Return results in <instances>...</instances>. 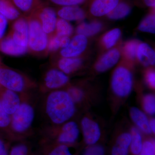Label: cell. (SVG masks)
<instances>
[{
    "instance_id": "6",
    "label": "cell",
    "mask_w": 155,
    "mask_h": 155,
    "mask_svg": "<svg viewBox=\"0 0 155 155\" xmlns=\"http://www.w3.org/2000/svg\"><path fill=\"white\" fill-rule=\"evenodd\" d=\"M31 14L38 19L43 30L48 36L54 34L58 19L57 13L52 8L43 2Z\"/></svg>"
},
{
    "instance_id": "29",
    "label": "cell",
    "mask_w": 155,
    "mask_h": 155,
    "mask_svg": "<svg viewBox=\"0 0 155 155\" xmlns=\"http://www.w3.org/2000/svg\"><path fill=\"white\" fill-rule=\"evenodd\" d=\"M138 44L139 41L136 40H132L125 43L123 48V51L126 58L130 60L135 59Z\"/></svg>"
},
{
    "instance_id": "41",
    "label": "cell",
    "mask_w": 155,
    "mask_h": 155,
    "mask_svg": "<svg viewBox=\"0 0 155 155\" xmlns=\"http://www.w3.org/2000/svg\"><path fill=\"white\" fill-rule=\"evenodd\" d=\"M0 155H9L7 144L1 138H0Z\"/></svg>"
},
{
    "instance_id": "17",
    "label": "cell",
    "mask_w": 155,
    "mask_h": 155,
    "mask_svg": "<svg viewBox=\"0 0 155 155\" xmlns=\"http://www.w3.org/2000/svg\"><path fill=\"white\" fill-rule=\"evenodd\" d=\"M24 17H28L35 11L42 3L41 0H11Z\"/></svg>"
},
{
    "instance_id": "5",
    "label": "cell",
    "mask_w": 155,
    "mask_h": 155,
    "mask_svg": "<svg viewBox=\"0 0 155 155\" xmlns=\"http://www.w3.org/2000/svg\"><path fill=\"white\" fill-rule=\"evenodd\" d=\"M133 86L132 74L127 68L118 67L113 74L112 79V87L114 93L120 97L128 95Z\"/></svg>"
},
{
    "instance_id": "40",
    "label": "cell",
    "mask_w": 155,
    "mask_h": 155,
    "mask_svg": "<svg viewBox=\"0 0 155 155\" xmlns=\"http://www.w3.org/2000/svg\"><path fill=\"white\" fill-rule=\"evenodd\" d=\"M146 79L147 83L151 87L155 88V73L153 70H150L147 73Z\"/></svg>"
},
{
    "instance_id": "2",
    "label": "cell",
    "mask_w": 155,
    "mask_h": 155,
    "mask_svg": "<svg viewBox=\"0 0 155 155\" xmlns=\"http://www.w3.org/2000/svg\"><path fill=\"white\" fill-rule=\"evenodd\" d=\"M26 18L28 25V50L35 54H46L48 53V36L34 15L31 14Z\"/></svg>"
},
{
    "instance_id": "16",
    "label": "cell",
    "mask_w": 155,
    "mask_h": 155,
    "mask_svg": "<svg viewBox=\"0 0 155 155\" xmlns=\"http://www.w3.org/2000/svg\"><path fill=\"white\" fill-rule=\"evenodd\" d=\"M57 14L67 21H78L85 17V13L81 8L76 5L64 6L59 9Z\"/></svg>"
},
{
    "instance_id": "43",
    "label": "cell",
    "mask_w": 155,
    "mask_h": 155,
    "mask_svg": "<svg viewBox=\"0 0 155 155\" xmlns=\"http://www.w3.org/2000/svg\"><path fill=\"white\" fill-rule=\"evenodd\" d=\"M150 128L151 131L155 133V121L154 119H152L149 122Z\"/></svg>"
},
{
    "instance_id": "13",
    "label": "cell",
    "mask_w": 155,
    "mask_h": 155,
    "mask_svg": "<svg viewBox=\"0 0 155 155\" xmlns=\"http://www.w3.org/2000/svg\"><path fill=\"white\" fill-rule=\"evenodd\" d=\"M79 130L75 122H69L64 124L58 137V141L62 144L75 143L78 138Z\"/></svg>"
},
{
    "instance_id": "19",
    "label": "cell",
    "mask_w": 155,
    "mask_h": 155,
    "mask_svg": "<svg viewBox=\"0 0 155 155\" xmlns=\"http://www.w3.org/2000/svg\"><path fill=\"white\" fill-rule=\"evenodd\" d=\"M130 116L134 122L144 133L150 134L152 131L147 117L141 110L136 107L130 110Z\"/></svg>"
},
{
    "instance_id": "30",
    "label": "cell",
    "mask_w": 155,
    "mask_h": 155,
    "mask_svg": "<svg viewBox=\"0 0 155 155\" xmlns=\"http://www.w3.org/2000/svg\"><path fill=\"white\" fill-rule=\"evenodd\" d=\"M143 108L147 113L153 115L155 112V99L153 94H147L144 97L143 102Z\"/></svg>"
},
{
    "instance_id": "28",
    "label": "cell",
    "mask_w": 155,
    "mask_h": 155,
    "mask_svg": "<svg viewBox=\"0 0 155 155\" xmlns=\"http://www.w3.org/2000/svg\"><path fill=\"white\" fill-rule=\"evenodd\" d=\"M140 30L143 32L154 34L155 32V17L154 14H150L146 17L140 24Z\"/></svg>"
},
{
    "instance_id": "15",
    "label": "cell",
    "mask_w": 155,
    "mask_h": 155,
    "mask_svg": "<svg viewBox=\"0 0 155 155\" xmlns=\"http://www.w3.org/2000/svg\"><path fill=\"white\" fill-rule=\"evenodd\" d=\"M119 0H95L91 8L94 16L101 17L109 14L116 7Z\"/></svg>"
},
{
    "instance_id": "32",
    "label": "cell",
    "mask_w": 155,
    "mask_h": 155,
    "mask_svg": "<svg viewBox=\"0 0 155 155\" xmlns=\"http://www.w3.org/2000/svg\"><path fill=\"white\" fill-rule=\"evenodd\" d=\"M49 37L48 53L56 51L60 48V36L54 34Z\"/></svg>"
},
{
    "instance_id": "3",
    "label": "cell",
    "mask_w": 155,
    "mask_h": 155,
    "mask_svg": "<svg viewBox=\"0 0 155 155\" xmlns=\"http://www.w3.org/2000/svg\"><path fill=\"white\" fill-rule=\"evenodd\" d=\"M34 109L28 103H21L19 108L11 116V126L14 132L25 133L30 128L34 120Z\"/></svg>"
},
{
    "instance_id": "35",
    "label": "cell",
    "mask_w": 155,
    "mask_h": 155,
    "mask_svg": "<svg viewBox=\"0 0 155 155\" xmlns=\"http://www.w3.org/2000/svg\"><path fill=\"white\" fill-rule=\"evenodd\" d=\"M155 146L153 141H147L143 144L140 155H155Z\"/></svg>"
},
{
    "instance_id": "14",
    "label": "cell",
    "mask_w": 155,
    "mask_h": 155,
    "mask_svg": "<svg viewBox=\"0 0 155 155\" xmlns=\"http://www.w3.org/2000/svg\"><path fill=\"white\" fill-rule=\"evenodd\" d=\"M119 50L113 49L105 54L95 65V69L97 72H105L117 64L120 58Z\"/></svg>"
},
{
    "instance_id": "25",
    "label": "cell",
    "mask_w": 155,
    "mask_h": 155,
    "mask_svg": "<svg viewBox=\"0 0 155 155\" xmlns=\"http://www.w3.org/2000/svg\"><path fill=\"white\" fill-rule=\"evenodd\" d=\"M130 135V150L133 154L138 155L141 151L143 146L141 135L138 130L134 127L131 130Z\"/></svg>"
},
{
    "instance_id": "18",
    "label": "cell",
    "mask_w": 155,
    "mask_h": 155,
    "mask_svg": "<svg viewBox=\"0 0 155 155\" xmlns=\"http://www.w3.org/2000/svg\"><path fill=\"white\" fill-rule=\"evenodd\" d=\"M137 55L140 63L144 66L147 67L150 65H154V51L147 44L141 43L139 45Z\"/></svg>"
},
{
    "instance_id": "34",
    "label": "cell",
    "mask_w": 155,
    "mask_h": 155,
    "mask_svg": "<svg viewBox=\"0 0 155 155\" xmlns=\"http://www.w3.org/2000/svg\"><path fill=\"white\" fill-rule=\"evenodd\" d=\"M28 147L26 145L20 143L12 147L9 155H28Z\"/></svg>"
},
{
    "instance_id": "31",
    "label": "cell",
    "mask_w": 155,
    "mask_h": 155,
    "mask_svg": "<svg viewBox=\"0 0 155 155\" xmlns=\"http://www.w3.org/2000/svg\"><path fill=\"white\" fill-rule=\"evenodd\" d=\"M41 1L48 5L51 3L57 5L68 6L77 5L83 3L84 0H41Z\"/></svg>"
},
{
    "instance_id": "4",
    "label": "cell",
    "mask_w": 155,
    "mask_h": 155,
    "mask_svg": "<svg viewBox=\"0 0 155 155\" xmlns=\"http://www.w3.org/2000/svg\"><path fill=\"white\" fill-rule=\"evenodd\" d=\"M28 84L25 77L19 72L0 65V86L2 88L19 93L25 90Z\"/></svg>"
},
{
    "instance_id": "33",
    "label": "cell",
    "mask_w": 155,
    "mask_h": 155,
    "mask_svg": "<svg viewBox=\"0 0 155 155\" xmlns=\"http://www.w3.org/2000/svg\"><path fill=\"white\" fill-rule=\"evenodd\" d=\"M11 116L6 113L0 103V129H5L10 127Z\"/></svg>"
},
{
    "instance_id": "23",
    "label": "cell",
    "mask_w": 155,
    "mask_h": 155,
    "mask_svg": "<svg viewBox=\"0 0 155 155\" xmlns=\"http://www.w3.org/2000/svg\"><path fill=\"white\" fill-rule=\"evenodd\" d=\"M81 59L75 58H64L59 60L58 66L61 71L65 74H70L81 65Z\"/></svg>"
},
{
    "instance_id": "39",
    "label": "cell",
    "mask_w": 155,
    "mask_h": 155,
    "mask_svg": "<svg viewBox=\"0 0 155 155\" xmlns=\"http://www.w3.org/2000/svg\"><path fill=\"white\" fill-rule=\"evenodd\" d=\"M8 20L4 15L0 13V40L3 38L7 27Z\"/></svg>"
},
{
    "instance_id": "26",
    "label": "cell",
    "mask_w": 155,
    "mask_h": 155,
    "mask_svg": "<svg viewBox=\"0 0 155 155\" xmlns=\"http://www.w3.org/2000/svg\"><path fill=\"white\" fill-rule=\"evenodd\" d=\"M73 27L68 21L63 19H58L56 26V34L60 36L69 37L72 34Z\"/></svg>"
},
{
    "instance_id": "11",
    "label": "cell",
    "mask_w": 155,
    "mask_h": 155,
    "mask_svg": "<svg viewBox=\"0 0 155 155\" xmlns=\"http://www.w3.org/2000/svg\"><path fill=\"white\" fill-rule=\"evenodd\" d=\"M81 127L84 138L87 144H94L99 140L101 130L96 122L85 117L81 121Z\"/></svg>"
},
{
    "instance_id": "37",
    "label": "cell",
    "mask_w": 155,
    "mask_h": 155,
    "mask_svg": "<svg viewBox=\"0 0 155 155\" xmlns=\"http://www.w3.org/2000/svg\"><path fill=\"white\" fill-rule=\"evenodd\" d=\"M67 93L74 103L80 101L83 96L82 91L76 87L69 89Z\"/></svg>"
},
{
    "instance_id": "24",
    "label": "cell",
    "mask_w": 155,
    "mask_h": 155,
    "mask_svg": "<svg viewBox=\"0 0 155 155\" xmlns=\"http://www.w3.org/2000/svg\"><path fill=\"white\" fill-rule=\"evenodd\" d=\"M130 12V7L124 3L118 4L110 12L107 14L108 17L111 19L117 20L127 17Z\"/></svg>"
},
{
    "instance_id": "27",
    "label": "cell",
    "mask_w": 155,
    "mask_h": 155,
    "mask_svg": "<svg viewBox=\"0 0 155 155\" xmlns=\"http://www.w3.org/2000/svg\"><path fill=\"white\" fill-rule=\"evenodd\" d=\"M121 31L119 28H114L105 35L103 38V43L107 48L113 47L120 38Z\"/></svg>"
},
{
    "instance_id": "9",
    "label": "cell",
    "mask_w": 155,
    "mask_h": 155,
    "mask_svg": "<svg viewBox=\"0 0 155 155\" xmlns=\"http://www.w3.org/2000/svg\"><path fill=\"white\" fill-rule=\"evenodd\" d=\"M87 44L86 37L81 35H75L66 48H62L61 54L64 58H75L85 50Z\"/></svg>"
},
{
    "instance_id": "1",
    "label": "cell",
    "mask_w": 155,
    "mask_h": 155,
    "mask_svg": "<svg viewBox=\"0 0 155 155\" xmlns=\"http://www.w3.org/2000/svg\"><path fill=\"white\" fill-rule=\"evenodd\" d=\"M45 111L52 123L57 125L63 124L74 115L75 103L67 92L55 91L49 94L47 97Z\"/></svg>"
},
{
    "instance_id": "38",
    "label": "cell",
    "mask_w": 155,
    "mask_h": 155,
    "mask_svg": "<svg viewBox=\"0 0 155 155\" xmlns=\"http://www.w3.org/2000/svg\"><path fill=\"white\" fill-rule=\"evenodd\" d=\"M104 150L101 146H93L85 151L83 155H104Z\"/></svg>"
},
{
    "instance_id": "44",
    "label": "cell",
    "mask_w": 155,
    "mask_h": 155,
    "mask_svg": "<svg viewBox=\"0 0 155 155\" xmlns=\"http://www.w3.org/2000/svg\"><path fill=\"white\" fill-rule=\"evenodd\" d=\"M145 3L147 5L150 7H155V0H144Z\"/></svg>"
},
{
    "instance_id": "7",
    "label": "cell",
    "mask_w": 155,
    "mask_h": 155,
    "mask_svg": "<svg viewBox=\"0 0 155 155\" xmlns=\"http://www.w3.org/2000/svg\"><path fill=\"white\" fill-rule=\"evenodd\" d=\"M9 35L17 45L28 47V25L27 18L22 16L14 21Z\"/></svg>"
},
{
    "instance_id": "21",
    "label": "cell",
    "mask_w": 155,
    "mask_h": 155,
    "mask_svg": "<svg viewBox=\"0 0 155 155\" xmlns=\"http://www.w3.org/2000/svg\"><path fill=\"white\" fill-rule=\"evenodd\" d=\"M0 13L8 21H15L22 15L11 0H0Z\"/></svg>"
},
{
    "instance_id": "36",
    "label": "cell",
    "mask_w": 155,
    "mask_h": 155,
    "mask_svg": "<svg viewBox=\"0 0 155 155\" xmlns=\"http://www.w3.org/2000/svg\"><path fill=\"white\" fill-rule=\"evenodd\" d=\"M48 155H73L70 152L68 147L63 144L58 146L52 150Z\"/></svg>"
},
{
    "instance_id": "12",
    "label": "cell",
    "mask_w": 155,
    "mask_h": 155,
    "mask_svg": "<svg viewBox=\"0 0 155 155\" xmlns=\"http://www.w3.org/2000/svg\"><path fill=\"white\" fill-rule=\"evenodd\" d=\"M28 50V47L17 45L10 35L0 40V51L5 54L18 57L25 54Z\"/></svg>"
},
{
    "instance_id": "8",
    "label": "cell",
    "mask_w": 155,
    "mask_h": 155,
    "mask_svg": "<svg viewBox=\"0 0 155 155\" xmlns=\"http://www.w3.org/2000/svg\"><path fill=\"white\" fill-rule=\"evenodd\" d=\"M0 103L6 113L12 116L22 102L18 93L2 88L0 91Z\"/></svg>"
},
{
    "instance_id": "22",
    "label": "cell",
    "mask_w": 155,
    "mask_h": 155,
    "mask_svg": "<svg viewBox=\"0 0 155 155\" xmlns=\"http://www.w3.org/2000/svg\"><path fill=\"white\" fill-rule=\"evenodd\" d=\"M102 28V25L98 21H94L90 23L83 22L78 25L76 32L78 35L85 37L91 36L99 32Z\"/></svg>"
},
{
    "instance_id": "20",
    "label": "cell",
    "mask_w": 155,
    "mask_h": 155,
    "mask_svg": "<svg viewBox=\"0 0 155 155\" xmlns=\"http://www.w3.org/2000/svg\"><path fill=\"white\" fill-rule=\"evenodd\" d=\"M131 141L130 134L125 133L121 134L113 147L112 155H127Z\"/></svg>"
},
{
    "instance_id": "42",
    "label": "cell",
    "mask_w": 155,
    "mask_h": 155,
    "mask_svg": "<svg viewBox=\"0 0 155 155\" xmlns=\"http://www.w3.org/2000/svg\"><path fill=\"white\" fill-rule=\"evenodd\" d=\"M70 41V39L69 38V37L60 36V48H66L69 44Z\"/></svg>"
},
{
    "instance_id": "10",
    "label": "cell",
    "mask_w": 155,
    "mask_h": 155,
    "mask_svg": "<svg viewBox=\"0 0 155 155\" xmlns=\"http://www.w3.org/2000/svg\"><path fill=\"white\" fill-rule=\"evenodd\" d=\"M69 78L65 73L57 69H51L46 73L44 79L45 87L49 90L56 89L66 85Z\"/></svg>"
}]
</instances>
